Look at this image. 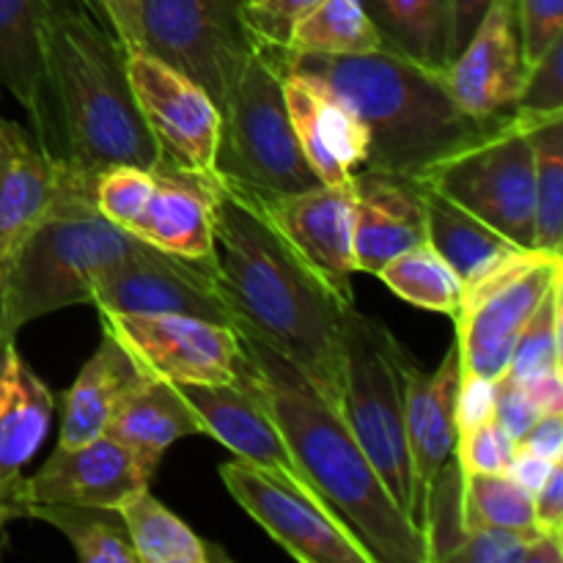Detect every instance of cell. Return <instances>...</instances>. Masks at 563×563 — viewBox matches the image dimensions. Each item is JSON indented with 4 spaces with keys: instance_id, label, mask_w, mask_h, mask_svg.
<instances>
[{
    "instance_id": "obj_44",
    "label": "cell",
    "mask_w": 563,
    "mask_h": 563,
    "mask_svg": "<svg viewBox=\"0 0 563 563\" xmlns=\"http://www.w3.org/2000/svg\"><path fill=\"white\" fill-rule=\"evenodd\" d=\"M539 412L533 410V405L528 401L526 390L509 374H500L495 379V421L509 432V438L520 440L522 434L531 429V423L537 421Z\"/></svg>"
},
{
    "instance_id": "obj_1",
    "label": "cell",
    "mask_w": 563,
    "mask_h": 563,
    "mask_svg": "<svg viewBox=\"0 0 563 563\" xmlns=\"http://www.w3.org/2000/svg\"><path fill=\"white\" fill-rule=\"evenodd\" d=\"M212 264L234 313L295 363L341 410V344L346 302L269 220L256 190L218 174L212 207Z\"/></svg>"
},
{
    "instance_id": "obj_49",
    "label": "cell",
    "mask_w": 563,
    "mask_h": 563,
    "mask_svg": "<svg viewBox=\"0 0 563 563\" xmlns=\"http://www.w3.org/2000/svg\"><path fill=\"white\" fill-rule=\"evenodd\" d=\"M520 385L539 416L563 412V368H550V372L533 374V377L522 379Z\"/></svg>"
},
{
    "instance_id": "obj_19",
    "label": "cell",
    "mask_w": 563,
    "mask_h": 563,
    "mask_svg": "<svg viewBox=\"0 0 563 563\" xmlns=\"http://www.w3.org/2000/svg\"><path fill=\"white\" fill-rule=\"evenodd\" d=\"M423 185L416 176L363 168L352 176V251L357 273L377 275L401 251L427 242Z\"/></svg>"
},
{
    "instance_id": "obj_2",
    "label": "cell",
    "mask_w": 563,
    "mask_h": 563,
    "mask_svg": "<svg viewBox=\"0 0 563 563\" xmlns=\"http://www.w3.org/2000/svg\"><path fill=\"white\" fill-rule=\"evenodd\" d=\"M33 135L58 168L97 179L110 165L159 168L126 71V49L88 0H47Z\"/></svg>"
},
{
    "instance_id": "obj_40",
    "label": "cell",
    "mask_w": 563,
    "mask_h": 563,
    "mask_svg": "<svg viewBox=\"0 0 563 563\" xmlns=\"http://www.w3.org/2000/svg\"><path fill=\"white\" fill-rule=\"evenodd\" d=\"M515 449L517 443L509 438V432L495 418H489V421L478 423L467 432H460L454 454L465 476L467 473L498 476V473H506Z\"/></svg>"
},
{
    "instance_id": "obj_35",
    "label": "cell",
    "mask_w": 563,
    "mask_h": 563,
    "mask_svg": "<svg viewBox=\"0 0 563 563\" xmlns=\"http://www.w3.org/2000/svg\"><path fill=\"white\" fill-rule=\"evenodd\" d=\"M462 478L465 473L456 462V454H451L429 484L421 506V522H418L427 548V563H451L456 550L462 548L467 533L465 515H462Z\"/></svg>"
},
{
    "instance_id": "obj_25",
    "label": "cell",
    "mask_w": 563,
    "mask_h": 563,
    "mask_svg": "<svg viewBox=\"0 0 563 563\" xmlns=\"http://www.w3.org/2000/svg\"><path fill=\"white\" fill-rule=\"evenodd\" d=\"M104 434L124 445L154 482L170 445L181 438L203 434V427L181 396L179 385L141 372L115 407Z\"/></svg>"
},
{
    "instance_id": "obj_24",
    "label": "cell",
    "mask_w": 563,
    "mask_h": 563,
    "mask_svg": "<svg viewBox=\"0 0 563 563\" xmlns=\"http://www.w3.org/2000/svg\"><path fill=\"white\" fill-rule=\"evenodd\" d=\"M53 421V394L27 366L14 339L0 344V498L16 515L22 467L33 460ZM20 517V515H16Z\"/></svg>"
},
{
    "instance_id": "obj_29",
    "label": "cell",
    "mask_w": 563,
    "mask_h": 563,
    "mask_svg": "<svg viewBox=\"0 0 563 563\" xmlns=\"http://www.w3.org/2000/svg\"><path fill=\"white\" fill-rule=\"evenodd\" d=\"M115 511L124 520L137 563H209L218 559L214 548L159 504L148 487L130 495Z\"/></svg>"
},
{
    "instance_id": "obj_20",
    "label": "cell",
    "mask_w": 563,
    "mask_h": 563,
    "mask_svg": "<svg viewBox=\"0 0 563 563\" xmlns=\"http://www.w3.org/2000/svg\"><path fill=\"white\" fill-rule=\"evenodd\" d=\"M179 390L201 421L207 438L223 443L236 460L253 462L264 471L278 473L306 487L278 423L273 421L262 396L242 377V372H236L234 383L179 385Z\"/></svg>"
},
{
    "instance_id": "obj_48",
    "label": "cell",
    "mask_w": 563,
    "mask_h": 563,
    "mask_svg": "<svg viewBox=\"0 0 563 563\" xmlns=\"http://www.w3.org/2000/svg\"><path fill=\"white\" fill-rule=\"evenodd\" d=\"M517 449H526L550 462H563V412L539 416L531 429L517 440Z\"/></svg>"
},
{
    "instance_id": "obj_27",
    "label": "cell",
    "mask_w": 563,
    "mask_h": 563,
    "mask_svg": "<svg viewBox=\"0 0 563 563\" xmlns=\"http://www.w3.org/2000/svg\"><path fill=\"white\" fill-rule=\"evenodd\" d=\"M423 209H427V242L451 264L462 284H471L520 251V245L500 236L476 214L434 190L429 181L423 185Z\"/></svg>"
},
{
    "instance_id": "obj_30",
    "label": "cell",
    "mask_w": 563,
    "mask_h": 563,
    "mask_svg": "<svg viewBox=\"0 0 563 563\" xmlns=\"http://www.w3.org/2000/svg\"><path fill=\"white\" fill-rule=\"evenodd\" d=\"M47 0H0V91L31 113L42 69V22Z\"/></svg>"
},
{
    "instance_id": "obj_6",
    "label": "cell",
    "mask_w": 563,
    "mask_h": 563,
    "mask_svg": "<svg viewBox=\"0 0 563 563\" xmlns=\"http://www.w3.org/2000/svg\"><path fill=\"white\" fill-rule=\"evenodd\" d=\"M407 352L385 324L355 306L344 317L341 344V416L390 498L418 526L416 487L405 429V363Z\"/></svg>"
},
{
    "instance_id": "obj_55",
    "label": "cell",
    "mask_w": 563,
    "mask_h": 563,
    "mask_svg": "<svg viewBox=\"0 0 563 563\" xmlns=\"http://www.w3.org/2000/svg\"><path fill=\"white\" fill-rule=\"evenodd\" d=\"M247 3H256V0H247Z\"/></svg>"
},
{
    "instance_id": "obj_43",
    "label": "cell",
    "mask_w": 563,
    "mask_h": 563,
    "mask_svg": "<svg viewBox=\"0 0 563 563\" xmlns=\"http://www.w3.org/2000/svg\"><path fill=\"white\" fill-rule=\"evenodd\" d=\"M537 531H506V528H467L462 548L451 563H522L528 539Z\"/></svg>"
},
{
    "instance_id": "obj_9",
    "label": "cell",
    "mask_w": 563,
    "mask_h": 563,
    "mask_svg": "<svg viewBox=\"0 0 563 563\" xmlns=\"http://www.w3.org/2000/svg\"><path fill=\"white\" fill-rule=\"evenodd\" d=\"M245 3L247 0H141L143 53L185 71L223 108L256 44L242 14Z\"/></svg>"
},
{
    "instance_id": "obj_41",
    "label": "cell",
    "mask_w": 563,
    "mask_h": 563,
    "mask_svg": "<svg viewBox=\"0 0 563 563\" xmlns=\"http://www.w3.org/2000/svg\"><path fill=\"white\" fill-rule=\"evenodd\" d=\"M319 3L322 0H256V3H245L242 14L256 42L286 49L297 22L311 14Z\"/></svg>"
},
{
    "instance_id": "obj_37",
    "label": "cell",
    "mask_w": 563,
    "mask_h": 563,
    "mask_svg": "<svg viewBox=\"0 0 563 563\" xmlns=\"http://www.w3.org/2000/svg\"><path fill=\"white\" fill-rule=\"evenodd\" d=\"M563 280V278H561ZM561 280L550 286L548 295L531 313L526 328L520 330L511 350L509 366L504 374L515 377L517 383L533 377V374L563 368L561 357Z\"/></svg>"
},
{
    "instance_id": "obj_22",
    "label": "cell",
    "mask_w": 563,
    "mask_h": 563,
    "mask_svg": "<svg viewBox=\"0 0 563 563\" xmlns=\"http://www.w3.org/2000/svg\"><path fill=\"white\" fill-rule=\"evenodd\" d=\"M60 187V168L36 135L0 115V278L27 234L55 207Z\"/></svg>"
},
{
    "instance_id": "obj_50",
    "label": "cell",
    "mask_w": 563,
    "mask_h": 563,
    "mask_svg": "<svg viewBox=\"0 0 563 563\" xmlns=\"http://www.w3.org/2000/svg\"><path fill=\"white\" fill-rule=\"evenodd\" d=\"M555 465H559V462H550L526 449H515V456H511L509 467H506V476L515 484H520L526 493L533 495L544 482H548L550 471H553Z\"/></svg>"
},
{
    "instance_id": "obj_32",
    "label": "cell",
    "mask_w": 563,
    "mask_h": 563,
    "mask_svg": "<svg viewBox=\"0 0 563 563\" xmlns=\"http://www.w3.org/2000/svg\"><path fill=\"white\" fill-rule=\"evenodd\" d=\"M286 49L295 55H363L383 49V38L361 0H322L297 22Z\"/></svg>"
},
{
    "instance_id": "obj_47",
    "label": "cell",
    "mask_w": 563,
    "mask_h": 563,
    "mask_svg": "<svg viewBox=\"0 0 563 563\" xmlns=\"http://www.w3.org/2000/svg\"><path fill=\"white\" fill-rule=\"evenodd\" d=\"M533 526L542 533L563 537V462L550 471L548 482L533 493Z\"/></svg>"
},
{
    "instance_id": "obj_26",
    "label": "cell",
    "mask_w": 563,
    "mask_h": 563,
    "mask_svg": "<svg viewBox=\"0 0 563 563\" xmlns=\"http://www.w3.org/2000/svg\"><path fill=\"white\" fill-rule=\"evenodd\" d=\"M137 374L141 372L124 346L108 330H102L97 352L82 363L80 374L64 396V418H60L58 434L60 449H75V445L102 438L115 407L121 405Z\"/></svg>"
},
{
    "instance_id": "obj_13",
    "label": "cell",
    "mask_w": 563,
    "mask_h": 563,
    "mask_svg": "<svg viewBox=\"0 0 563 563\" xmlns=\"http://www.w3.org/2000/svg\"><path fill=\"white\" fill-rule=\"evenodd\" d=\"M137 110L163 152V165L187 174H214L220 108L207 88L152 53H126Z\"/></svg>"
},
{
    "instance_id": "obj_21",
    "label": "cell",
    "mask_w": 563,
    "mask_h": 563,
    "mask_svg": "<svg viewBox=\"0 0 563 563\" xmlns=\"http://www.w3.org/2000/svg\"><path fill=\"white\" fill-rule=\"evenodd\" d=\"M462 379V357L456 339L434 372H423L407 357L405 363V429L410 451L412 487H416L418 522L427 489L440 467L456 449V394Z\"/></svg>"
},
{
    "instance_id": "obj_4",
    "label": "cell",
    "mask_w": 563,
    "mask_h": 563,
    "mask_svg": "<svg viewBox=\"0 0 563 563\" xmlns=\"http://www.w3.org/2000/svg\"><path fill=\"white\" fill-rule=\"evenodd\" d=\"M295 69L317 75L350 102L368 132L366 168L427 179L438 165L498 135L515 115L478 119L451 93L445 71L390 49L363 55H295Z\"/></svg>"
},
{
    "instance_id": "obj_8",
    "label": "cell",
    "mask_w": 563,
    "mask_h": 563,
    "mask_svg": "<svg viewBox=\"0 0 563 563\" xmlns=\"http://www.w3.org/2000/svg\"><path fill=\"white\" fill-rule=\"evenodd\" d=\"M561 278L563 256L520 247L465 284L462 306L454 317L462 372L498 379L509 366L520 330L550 286Z\"/></svg>"
},
{
    "instance_id": "obj_11",
    "label": "cell",
    "mask_w": 563,
    "mask_h": 563,
    "mask_svg": "<svg viewBox=\"0 0 563 563\" xmlns=\"http://www.w3.org/2000/svg\"><path fill=\"white\" fill-rule=\"evenodd\" d=\"M143 374L174 385L234 383L242 361L236 328L187 313H99Z\"/></svg>"
},
{
    "instance_id": "obj_34",
    "label": "cell",
    "mask_w": 563,
    "mask_h": 563,
    "mask_svg": "<svg viewBox=\"0 0 563 563\" xmlns=\"http://www.w3.org/2000/svg\"><path fill=\"white\" fill-rule=\"evenodd\" d=\"M533 146V251L563 256V119L528 124Z\"/></svg>"
},
{
    "instance_id": "obj_16",
    "label": "cell",
    "mask_w": 563,
    "mask_h": 563,
    "mask_svg": "<svg viewBox=\"0 0 563 563\" xmlns=\"http://www.w3.org/2000/svg\"><path fill=\"white\" fill-rule=\"evenodd\" d=\"M528 64L522 55L515 0H493L445 69V82L462 110L478 119L515 115Z\"/></svg>"
},
{
    "instance_id": "obj_39",
    "label": "cell",
    "mask_w": 563,
    "mask_h": 563,
    "mask_svg": "<svg viewBox=\"0 0 563 563\" xmlns=\"http://www.w3.org/2000/svg\"><path fill=\"white\" fill-rule=\"evenodd\" d=\"M563 38L553 44L539 60L528 66L520 99H517V119L526 124L563 119Z\"/></svg>"
},
{
    "instance_id": "obj_7",
    "label": "cell",
    "mask_w": 563,
    "mask_h": 563,
    "mask_svg": "<svg viewBox=\"0 0 563 563\" xmlns=\"http://www.w3.org/2000/svg\"><path fill=\"white\" fill-rule=\"evenodd\" d=\"M289 53L256 42L220 108L214 170L251 190L297 192L322 181L300 152L284 97Z\"/></svg>"
},
{
    "instance_id": "obj_10",
    "label": "cell",
    "mask_w": 563,
    "mask_h": 563,
    "mask_svg": "<svg viewBox=\"0 0 563 563\" xmlns=\"http://www.w3.org/2000/svg\"><path fill=\"white\" fill-rule=\"evenodd\" d=\"M434 190L520 247L533 242V146L526 121L465 148L427 176Z\"/></svg>"
},
{
    "instance_id": "obj_42",
    "label": "cell",
    "mask_w": 563,
    "mask_h": 563,
    "mask_svg": "<svg viewBox=\"0 0 563 563\" xmlns=\"http://www.w3.org/2000/svg\"><path fill=\"white\" fill-rule=\"evenodd\" d=\"M515 11L522 55L531 66L563 38V0H515Z\"/></svg>"
},
{
    "instance_id": "obj_38",
    "label": "cell",
    "mask_w": 563,
    "mask_h": 563,
    "mask_svg": "<svg viewBox=\"0 0 563 563\" xmlns=\"http://www.w3.org/2000/svg\"><path fill=\"white\" fill-rule=\"evenodd\" d=\"M154 192V170L141 165H110L93 179V203L110 223L135 231Z\"/></svg>"
},
{
    "instance_id": "obj_18",
    "label": "cell",
    "mask_w": 563,
    "mask_h": 563,
    "mask_svg": "<svg viewBox=\"0 0 563 563\" xmlns=\"http://www.w3.org/2000/svg\"><path fill=\"white\" fill-rule=\"evenodd\" d=\"M289 53V49H286ZM286 110L308 168L322 185L350 181L366 168L368 132L344 97L317 75L286 66Z\"/></svg>"
},
{
    "instance_id": "obj_31",
    "label": "cell",
    "mask_w": 563,
    "mask_h": 563,
    "mask_svg": "<svg viewBox=\"0 0 563 563\" xmlns=\"http://www.w3.org/2000/svg\"><path fill=\"white\" fill-rule=\"evenodd\" d=\"M22 517L42 520L64 533L82 563H137L119 511L99 506L31 504L22 509Z\"/></svg>"
},
{
    "instance_id": "obj_17",
    "label": "cell",
    "mask_w": 563,
    "mask_h": 563,
    "mask_svg": "<svg viewBox=\"0 0 563 563\" xmlns=\"http://www.w3.org/2000/svg\"><path fill=\"white\" fill-rule=\"evenodd\" d=\"M152 487L135 456L113 438L91 440L75 449H55V454L16 487V515L31 504H69L119 509L137 489Z\"/></svg>"
},
{
    "instance_id": "obj_46",
    "label": "cell",
    "mask_w": 563,
    "mask_h": 563,
    "mask_svg": "<svg viewBox=\"0 0 563 563\" xmlns=\"http://www.w3.org/2000/svg\"><path fill=\"white\" fill-rule=\"evenodd\" d=\"M97 9V14L108 22L126 53H141L143 31H141V0H88Z\"/></svg>"
},
{
    "instance_id": "obj_15",
    "label": "cell",
    "mask_w": 563,
    "mask_h": 563,
    "mask_svg": "<svg viewBox=\"0 0 563 563\" xmlns=\"http://www.w3.org/2000/svg\"><path fill=\"white\" fill-rule=\"evenodd\" d=\"M258 198L286 242L346 302H355L352 278L357 267L355 251H352V218H355L352 179L297 192H275V196L258 192Z\"/></svg>"
},
{
    "instance_id": "obj_45",
    "label": "cell",
    "mask_w": 563,
    "mask_h": 563,
    "mask_svg": "<svg viewBox=\"0 0 563 563\" xmlns=\"http://www.w3.org/2000/svg\"><path fill=\"white\" fill-rule=\"evenodd\" d=\"M489 418H495V379L462 372L456 394V429L467 432Z\"/></svg>"
},
{
    "instance_id": "obj_23",
    "label": "cell",
    "mask_w": 563,
    "mask_h": 563,
    "mask_svg": "<svg viewBox=\"0 0 563 563\" xmlns=\"http://www.w3.org/2000/svg\"><path fill=\"white\" fill-rule=\"evenodd\" d=\"M218 170L209 176L159 165L154 192L132 236L190 262H212V207Z\"/></svg>"
},
{
    "instance_id": "obj_54",
    "label": "cell",
    "mask_w": 563,
    "mask_h": 563,
    "mask_svg": "<svg viewBox=\"0 0 563 563\" xmlns=\"http://www.w3.org/2000/svg\"><path fill=\"white\" fill-rule=\"evenodd\" d=\"M5 339H16V335H11V333H9V330H5V328H3V317H0V344H3V341H5Z\"/></svg>"
},
{
    "instance_id": "obj_33",
    "label": "cell",
    "mask_w": 563,
    "mask_h": 563,
    "mask_svg": "<svg viewBox=\"0 0 563 563\" xmlns=\"http://www.w3.org/2000/svg\"><path fill=\"white\" fill-rule=\"evenodd\" d=\"M377 278L401 300L427 308V311H438L454 319L462 306L465 284L429 242L407 247L399 256L390 258L379 269Z\"/></svg>"
},
{
    "instance_id": "obj_52",
    "label": "cell",
    "mask_w": 563,
    "mask_h": 563,
    "mask_svg": "<svg viewBox=\"0 0 563 563\" xmlns=\"http://www.w3.org/2000/svg\"><path fill=\"white\" fill-rule=\"evenodd\" d=\"M522 563H563V537L537 531L528 539L526 561Z\"/></svg>"
},
{
    "instance_id": "obj_12",
    "label": "cell",
    "mask_w": 563,
    "mask_h": 563,
    "mask_svg": "<svg viewBox=\"0 0 563 563\" xmlns=\"http://www.w3.org/2000/svg\"><path fill=\"white\" fill-rule=\"evenodd\" d=\"M231 498L302 563H374L361 542L300 484L245 460L220 465Z\"/></svg>"
},
{
    "instance_id": "obj_28",
    "label": "cell",
    "mask_w": 563,
    "mask_h": 563,
    "mask_svg": "<svg viewBox=\"0 0 563 563\" xmlns=\"http://www.w3.org/2000/svg\"><path fill=\"white\" fill-rule=\"evenodd\" d=\"M383 47L429 69L445 71L454 58L451 0H361Z\"/></svg>"
},
{
    "instance_id": "obj_14",
    "label": "cell",
    "mask_w": 563,
    "mask_h": 563,
    "mask_svg": "<svg viewBox=\"0 0 563 563\" xmlns=\"http://www.w3.org/2000/svg\"><path fill=\"white\" fill-rule=\"evenodd\" d=\"M91 306L99 313H187L234 328V313L220 291L214 264L165 251L110 269L93 286Z\"/></svg>"
},
{
    "instance_id": "obj_51",
    "label": "cell",
    "mask_w": 563,
    "mask_h": 563,
    "mask_svg": "<svg viewBox=\"0 0 563 563\" xmlns=\"http://www.w3.org/2000/svg\"><path fill=\"white\" fill-rule=\"evenodd\" d=\"M489 3H493V0H451V22H454L451 44H454V55L460 53V49L465 47L467 38L473 36L478 22H482L484 14H487Z\"/></svg>"
},
{
    "instance_id": "obj_53",
    "label": "cell",
    "mask_w": 563,
    "mask_h": 563,
    "mask_svg": "<svg viewBox=\"0 0 563 563\" xmlns=\"http://www.w3.org/2000/svg\"><path fill=\"white\" fill-rule=\"evenodd\" d=\"M9 520H16V515H14V509H11V506L0 498V528H3Z\"/></svg>"
},
{
    "instance_id": "obj_3",
    "label": "cell",
    "mask_w": 563,
    "mask_h": 563,
    "mask_svg": "<svg viewBox=\"0 0 563 563\" xmlns=\"http://www.w3.org/2000/svg\"><path fill=\"white\" fill-rule=\"evenodd\" d=\"M240 372L278 423L306 487L366 548L374 563H427L421 528L399 509L339 407L251 330Z\"/></svg>"
},
{
    "instance_id": "obj_36",
    "label": "cell",
    "mask_w": 563,
    "mask_h": 563,
    "mask_svg": "<svg viewBox=\"0 0 563 563\" xmlns=\"http://www.w3.org/2000/svg\"><path fill=\"white\" fill-rule=\"evenodd\" d=\"M462 515L467 528H506V531H537L533 526V495L506 473L462 478Z\"/></svg>"
},
{
    "instance_id": "obj_5",
    "label": "cell",
    "mask_w": 563,
    "mask_h": 563,
    "mask_svg": "<svg viewBox=\"0 0 563 563\" xmlns=\"http://www.w3.org/2000/svg\"><path fill=\"white\" fill-rule=\"evenodd\" d=\"M64 187L0 278V317L11 335L69 306H91L110 269L157 256V247L110 223L93 203V181L60 168Z\"/></svg>"
}]
</instances>
